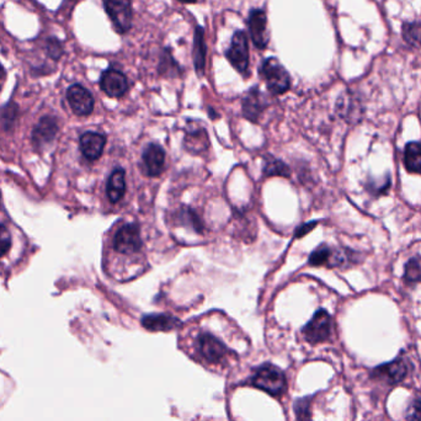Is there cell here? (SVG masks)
<instances>
[{
	"label": "cell",
	"instance_id": "4316f807",
	"mask_svg": "<svg viewBox=\"0 0 421 421\" xmlns=\"http://www.w3.org/2000/svg\"><path fill=\"white\" fill-rule=\"evenodd\" d=\"M10 247H12L10 233L4 225H0V258L8 253Z\"/></svg>",
	"mask_w": 421,
	"mask_h": 421
},
{
	"label": "cell",
	"instance_id": "f546056e",
	"mask_svg": "<svg viewBox=\"0 0 421 421\" xmlns=\"http://www.w3.org/2000/svg\"><path fill=\"white\" fill-rule=\"evenodd\" d=\"M308 405L309 404L307 403V400H298L296 403V414H297L300 420L308 419V413H309Z\"/></svg>",
	"mask_w": 421,
	"mask_h": 421
},
{
	"label": "cell",
	"instance_id": "7402d4cb",
	"mask_svg": "<svg viewBox=\"0 0 421 421\" xmlns=\"http://www.w3.org/2000/svg\"><path fill=\"white\" fill-rule=\"evenodd\" d=\"M402 35L410 46L421 47V23H403Z\"/></svg>",
	"mask_w": 421,
	"mask_h": 421
},
{
	"label": "cell",
	"instance_id": "d6986e66",
	"mask_svg": "<svg viewBox=\"0 0 421 421\" xmlns=\"http://www.w3.org/2000/svg\"><path fill=\"white\" fill-rule=\"evenodd\" d=\"M185 147L192 153H200L202 150H207V133L203 128H194L186 132L185 137Z\"/></svg>",
	"mask_w": 421,
	"mask_h": 421
},
{
	"label": "cell",
	"instance_id": "484cf974",
	"mask_svg": "<svg viewBox=\"0 0 421 421\" xmlns=\"http://www.w3.org/2000/svg\"><path fill=\"white\" fill-rule=\"evenodd\" d=\"M405 280L409 283H418L421 280V266L416 260H410L405 266Z\"/></svg>",
	"mask_w": 421,
	"mask_h": 421
},
{
	"label": "cell",
	"instance_id": "ac0fdd59",
	"mask_svg": "<svg viewBox=\"0 0 421 421\" xmlns=\"http://www.w3.org/2000/svg\"><path fill=\"white\" fill-rule=\"evenodd\" d=\"M57 122L52 117H43L34 131V141L36 145L47 143L56 136L57 133Z\"/></svg>",
	"mask_w": 421,
	"mask_h": 421
},
{
	"label": "cell",
	"instance_id": "83f0119b",
	"mask_svg": "<svg viewBox=\"0 0 421 421\" xmlns=\"http://www.w3.org/2000/svg\"><path fill=\"white\" fill-rule=\"evenodd\" d=\"M47 53H48V56L52 57L53 59H59V57H61L62 53H63V48H62L61 42L54 40V39H51V40L48 41V43H47Z\"/></svg>",
	"mask_w": 421,
	"mask_h": 421
},
{
	"label": "cell",
	"instance_id": "4dcf8cb0",
	"mask_svg": "<svg viewBox=\"0 0 421 421\" xmlns=\"http://www.w3.org/2000/svg\"><path fill=\"white\" fill-rule=\"evenodd\" d=\"M316 225H317V223H316V222H313V223H311V225L308 223V225L300 227V228L297 229V234H296V236H297V237H302V236H305L306 233L311 232V228H313V227H314Z\"/></svg>",
	"mask_w": 421,
	"mask_h": 421
},
{
	"label": "cell",
	"instance_id": "30bf717a",
	"mask_svg": "<svg viewBox=\"0 0 421 421\" xmlns=\"http://www.w3.org/2000/svg\"><path fill=\"white\" fill-rule=\"evenodd\" d=\"M67 99L70 103L72 110L76 115L87 116L92 114L94 109V98L92 94L85 88L79 84H74L68 89Z\"/></svg>",
	"mask_w": 421,
	"mask_h": 421
},
{
	"label": "cell",
	"instance_id": "d4e9b609",
	"mask_svg": "<svg viewBox=\"0 0 421 421\" xmlns=\"http://www.w3.org/2000/svg\"><path fill=\"white\" fill-rule=\"evenodd\" d=\"M330 255H331V249L328 247H320V248L316 249L309 258V264L314 266L325 265V264L328 265Z\"/></svg>",
	"mask_w": 421,
	"mask_h": 421
},
{
	"label": "cell",
	"instance_id": "ba28073f",
	"mask_svg": "<svg viewBox=\"0 0 421 421\" xmlns=\"http://www.w3.org/2000/svg\"><path fill=\"white\" fill-rule=\"evenodd\" d=\"M267 18H266V12L261 9H253L249 12L248 28L250 39L253 41L254 46L259 50H265L270 36L267 32Z\"/></svg>",
	"mask_w": 421,
	"mask_h": 421
},
{
	"label": "cell",
	"instance_id": "4fadbf2b",
	"mask_svg": "<svg viewBox=\"0 0 421 421\" xmlns=\"http://www.w3.org/2000/svg\"><path fill=\"white\" fill-rule=\"evenodd\" d=\"M106 138L104 134L96 132L84 133L81 137V150L89 161L99 159L104 150Z\"/></svg>",
	"mask_w": 421,
	"mask_h": 421
},
{
	"label": "cell",
	"instance_id": "8992f818",
	"mask_svg": "<svg viewBox=\"0 0 421 421\" xmlns=\"http://www.w3.org/2000/svg\"><path fill=\"white\" fill-rule=\"evenodd\" d=\"M331 334V318L329 313L324 309L313 316L306 327L303 328V335L311 344H319L329 339Z\"/></svg>",
	"mask_w": 421,
	"mask_h": 421
},
{
	"label": "cell",
	"instance_id": "e0dca14e",
	"mask_svg": "<svg viewBox=\"0 0 421 421\" xmlns=\"http://www.w3.org/2000/svg\"><path fill=\"white\" fill-rule=\"evenodd\" d=\"M126 191V180H125V170L123 169H115L109 178L106 192L111 202H119Z\"/></svg>",
	"mask_w": 421,
	"mask_h": 421
},
{
	"label": "cell",
	"instance_id": "44dd1931",
	"mask_svg": "<svg viewBox=\"0 0 421 421\" xmlns=\"http://www.w3.org/2000/svg\"><path fill=\"white\" fill-rule=\"evenodd\" d=\"M159 73L162 75H167V76H175V75H180L181 70H180V65L178 62L174 59L172 51L169 48H165L162 53V57H161V62H159Z\"/></svg>",
	"mask_w": 421,
	"mask_h": 421
},
{
	"label": "cell",
	"instance_id": "52a82bcc",
	"mask_svg": "<svg viewBox=\"0 0 421 421\" xmlns=\"http://www.w3.org/2000/svg\"><path fill=\"white\" fill-rule=\"evenodd\" d=\"M114 248L121 254L137 253L139 249L142 248L138 225L130 223L121 227L114 238Z\"/></svg>",
	"mask_w": 421,
	"mask_h": 421
},
{
	"label": "cell",
	"instance_id": "5b68a950",
	"mask_svg": "<svg viewBox=\"0 0 421 421\" xmlns=\"http://www.w3.org/2000/svg\"><path fill=\"white\" fill-rule=\"evenodd\" d=\"M225 57L233 65V68L240 74H248L250 57H249L248 37L244 31H237L233 35L231 47L227 50Z\"/></svg>",
	"mask_w": 421,
	"mask_h": 421
},
{
	"label": "cell",
	"instance_id": "f1b7e54d",
	"mask_svg": "<svg viewBox=\"0 0 421 421\" xmlns=\"http://www.w3.org/2000/svg\"><path fill=\"white\" fill-rule=\"evenodd\" d=\"M408 421H421V400H415L408 409L407 414Z\"/></svg>",
	"mask_w": 421,
	"mask_h": 421
},
{
	"label": "cell",
	"instance_id": "9c48e42d",
	"mask_svg": "<svg viewBox=\"0 0 421 421\" xmlns=\"http://www.w3.org/2000/svg\"><path fill=\"white\" fill-rule=\"evenodd\" d=\"M100 88L110 98H121L128 90V81L121 70L109 68L101 74Z\"/></svg>",
	"mask_w": 421,
	"mask_h": 421
},
{
	"label": "cell",
	"instance_id": "2e32d148",
	"mask_svg": "<svg viewBox=\"0 0 421 421\" xmlns=\"http://www.w3.org/2000/svg\"><path fill=\"white\" fill-rule=\"evenodd\" d=\"M142 325L152 331H169L178 328L180 322L176 318L167 314H150L142 319Z\"/></svg>",
	"mask_w": 421,
	"mask_h": 421
},
{
	"label": "cell",
	"instance_id": "d6a6232c",
	"mask_svg": "<svg viewBox=\"0 0 421 421\" xmlns=\"http://www.w3.org/2000/svg\"><path fill=\"white\" fill-rule=\"evenodd\" d=\"M181 3H185V4H194V3H197V0H179Z\"/></svg>",
	"mask_w": 421,
	"mask_h": 421
},
{
	"label": "cell",
	"instance_id": "9a60e30c",
	"mask_svg": "<svg viewBox=\"0 0 421 421\" xmlns=\"http://www.w3.org/2000/svg\"><path fill=\"white\" fill-rule=\"evenodd\" d=\"M206 53H207V46L205 42V30L201 26H197L195 30V39H194V64L197 74L202 76L205 73V65H206Z\"/></svg>",
	"mask_w": 421,
	"mask_h": 421
},
{
	"label": "cell",
	"instance_id": "7a4b0ae2",
	"mask_svg": "<svg viewBox=\"0 0 421 421\" xmlns=\"http://www.w3.org/2000/svg\"><path fill=\"white\" fill-rule=\"evenodd\" d=\"M251 384L274 397L281 396L286 391V377L283 371L274 364L261 366L251 378Z\"/></svg>",
	"mask_w": 421,
	"mask_h": 421
},
{
	"label": "cell",
	"instance_id": "3957f363",
	"mask_svg": "<svg viewBox=\"0 0 421 421\" xmlns=\"http://www.w3.org/2000/svg\"><path fill=\"white\" fill-rule=\"evenodd\" d=\"M197 351L205 364H220L229 355L225 344L212 334H201L197 339Z\"/></svg>",
	"mask_w": 421,
	"mask_h": 421
},
{
	"label": "cell",
	"instance_id": "cb8c5ba5",
	"mask_svg": "<svg viewBox=\"0 0 421 421\" xmlns=\"http://www.w3.org/2000/svg\"><path fill=\"white\" fill-rule=\"evenodd\" d=\"M264 173H265L266 176H275V175L289 176V169L285 163L270 156V158L266 161L265 167H264Z\"/></svg>",
	"mask_w": 421,
	"mask_h": 421
},
{
	"label": "cell",
	"instance_id": "603a6c76",
	"mask_svg": "<svg viewBox=\"0 0 421 421\" xmlns=\"http://www.w3.org/2000/svg\"><path fill=\"white\" fill-rule=\"evenodd\" d=\"M178 220H180L181 225H189L194 231L198 232V233H201L202 229H203L201 220L197 217V214L190 208L180 209L179 212H178Z\"/></svg>",
	"mask_w": 421,
	"mask_h": 421
},
{
	"label": "cell",
	"instance_id": "8fae6325",
	"mask_svg": "<svg viewBox=\"0 0 421 421\" xmlns=\"http://www.w3.org/2000/svg\"><path fill=\"white\" fill-rule=\"evenodd\" d=\"M372 373L389 384H397L403 382L408 375V364L403 358H396L394 361L376 367Z\"/></svg>",
	"mask_w": 421,
	"mask_h": 421
},
{
	"label": "cell",
	"instance_id": "ffe728a7",
	"mask_svg": "<svg viewBox=\"0 0 421 421\" xmlns=\"http://www.w3.org/2000/svg\"><path fill=\"white\" fill-rule=\"evenodd\" d=\"M404 164L410 173L421 174V145L411 142L404 150Z\"/></svg>",
	"mask_w": 421,
	"mask_h": 421
},
{
	"label": "cell",
	"instance_id": "5bb4252c",
	"mask_svg": "<svg viewBox=\"0 0 421 421\" xmlns=\"http://www.w3.org/2000/svg\"><path fill=\"white\" fill-rule=\"evenodd\" d=\"M165 163V153L162 147L158 145H150L143 152V164L145 172L150 176L161 175Z\"/></svg>",
	"mask_w": 421,
	"mask_h": 421
},
{
	"label": "cell",
	"instance_id": "1f68e13d",
	"mask_svg": "<svg viewBox=\"0 0 421 421\" xmlns=\"http://www.w3.org/2000/svg\"><path fill=\"white\" fill-rule=\"evenodd\" d=\"M6 72L4 68H3V65L0 64V90H1V88L4 85V83H6Z\"/></svg>",
	"mask_w": 421,
	"mask_h": 421
},
{
	"label": "cell",
	"instance_id": "7c38bea8",
	"mask_svg": "<svg viewBox=\"0 0 421 421\" xmlns=\"http://www.w3.org/2000/svg\"><path fill=\"white\" fill-rule=\"evenodd\" d=\"M266 105L265 96L258 88H253L243 99V115L251 122H258L261 112L265 110Z\"/></svg>",
	"mask_w": 421,
	"mask_h": 421
},
{
	"label": "cell",
	"instance_id": "277c9868",
	"mask_svg": "<svg viewBox=\"0 0 421 421\" xmlns=\"http://www.w3.org/2000/svg\"><path fill=\"white\" fill-rule=\"evenodd\" d=\"M105 10L116 31L126 34L132 28V3L131 0H103Z\"/></svg>",
	"mask_w": 421,
	"mask_h": 421
},
{
	"label": "cell",
	"instance_id": "6da1fadb",
	"mask_svg": "<svg viewBox=\"0 0 421 421\" xmlns=\"http://www.w3.org/2000/svg\"><path fill=\"white\" fill-rule=\"evenodd\" d=\"M259 74L266 83L269 92L274 95H281L291 87L289 72L275 57L265 59L260 65Z\"/></svg>",
	"mask_w": 421,
	"mask_h": 421
}]
</instances>
